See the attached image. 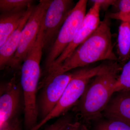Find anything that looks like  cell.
<instances>
[{"label":"cell","mask_w":130,"mask_h":130,"mask_svg":"<svg viewBox=\"0 0 130 130\" xmlns=\"http://www.w3.org/2000/svg\"><path fill=\"white\" fill-rule=\"evenodd\" d=\"M109 16H105L96 30L59 66L47 73H64L100 61H116L113 51Z\"/></svg>","instance_id":"6da1fadb"},{"label":"cell","mask_w":130,"mask_h":130,"mask_svg":"<svg viewBox=\"0 0 130 130\" xmlns=\"http://www.w3.org/2000/svg\"><path fill=\"white\" fill-rule=\"evenodd\" d=\"M122 68L117 62L113 67L93 78L78 101L77 109L86 120L100 118L115 93L114 86Z\"/></svg>","instance_id":"7a4b0ae2"},{"label":"cell","mask_w":130,"mask_h":130,"mask_svg":"<svg viewBox=\"0 0 130 130\" xmlns=\"http://www.w3.org/2000/svg\"><path fill=\"white\" fill-rule=\"evenodd\" d=\"M43 49L41 43H35L21 66L20 84L23 96L25 130H31L38 124L36 93L41 75L40 62Z\"/></svg>","instance_id":"3957f363"},{"label":"cell","mask_w":130,"mask_h":130,"mask_svg":"<svg viewBox=\"0 0 130 130\" xmlns=\"http://www.w3.org/2000/svg\"><path fill=\"white\" fill-rule=\"evenodd\" d=\"M115 63L102 64L94 67H83L72 73L70 82L54 108L31 130H38L47 121L67 111L80 99L91 80L111 69Z\"/></svg>","instance_id":"277c9868"},{"label":"cell","mask_w":130,"mask_h":130,"mask_svg":"<svg viewBox=\"0 0 130 130\" xmlns=\"http://www.w3.org/2000/svg\"><path fill=\"white\" fill-rule=\"evenodd\" d=\"M87 2L79 0L65 20L46 59V72L74 39L86 15Z\"/></svg>","instance_id":"5b68a950"},{"label":"cell","mask_w":130,"mask_h":130,"mask_svg":"<svg viewBox=\"0 0 130 130\" xmlns=\"http://www.w3.org/2000/svg\"><path fill=\"white\" fill-rule=\"evenodd\" d=\"M51 2L49 0H41L34 7L21 31L18 49L9 65L10 68H19L33 46L37 40L44 14Z\"/></svg>","instance_id":"8992f818"},{"label":"cell","mask_w":130,"mask_h":130,"mask_svg":"<svg viewBox=\"0 0 130 130\" xmlns=\"http://www.w3.org/2000/svg\"><path fill=\"white\" fill-rule=\"evenodd\" d=\"M72 76L67 72L47 73L41 83L42 89L37 105L42 120L45 118L54 108L60 100Z\"/></svg>","instance_id":"52a82bcc"},{"label":"cell","mask_w":130,"mask_h":130,"mask_svg":"<svg viewBox=\"0 0 130 130\" xmlns=\"http://www.w3.org/2000/svg\"><path fill=\"white\" fill-rule=\"evenodd\" d=\"M73 1L53 0L48 7L43 20V49L49 47L58 36L61 28L72 10Z\"/></svg>","instance_id":"ba28073f"},{"label":"cell","mask_w":130,"mask_h":130,"mask_svg":"<svg viewBox=\"0 0 130 130\" xmlns=\"http://www.w3.org/2000/svg\"><path fill=\"white\" fill-rule=\"evenodd\" d=\"M22 88L13 78L2 85L0 95V129L9 125L15 119L21 107Z\"/></svg>","instance_id":"9c48e42d"},{"label":"cell","mask_w":130,"mask_h":130,"mask_svg":"<svg viewBox=\"0 0 130 130\" xmlns=\"http://www.w3.org/2000/svg\"><path fill=\"white\" fill-rule=\"evenodd\" d=\"M91 1L94 3V5L86 13L74 39L46 72L61 64L90 36L99 26L101 23L100 14L101 6L100 3L95 0Z\"/></svg>","instance_id":"30bf717a"},{"label":"cell","mask_w":130,"mask_h":130,"mask_svg":"<svg viewBox=\"0 0 130 130\" xmlns=\"http://www.w3.org/2000/svg\"><path fill=\"white\" fill-rule=\"evenodd\" d=\"M103 111L108 119L123 121L130 125V91L116 92Z\"/></svg>","instance_id":"8fae6325"},{"label":"cell","mask_w":130,"mask_h":130,"mask_svg":"<svg viewBox=\"0 0 130 130\" xmlns=\"http://www.w3.org/2000/svg\"><path fill=\"white\" fill-rule=\"evenodd\" d=\"M34 7L31 6L28 8L18 27L11 34L5 43L0 47L1 70L7 67H9L10 62L18 49L21 31L32 13Z\"/></svg>","instance_id":"7c38bea8"},{"label":"cell","mask_w":130,"mask_h":130,"mask_svg":"<svg viewBox=\"0 0 130 130\" xmlns=\"http://www.w3.org/2000/svg\"><path fill=\"white\" fill-rule=\"evenodd\" d=\"M27 9L17 12L2 13L0 17V47L18 27Z\"/></svg>","instance_id":"4fadbf2b"},{"label":"cell","mask_w":130,"mask_h":130,"mask_svg":"<svg viewBox=\"0 0 130 130\" xmlns=\"http://www.w3.org/2000/svg\"><path fill=\"white\" fill-rule=\"evenodd\" d=\"M118 60L125 64L130 58V27L129 22L122 21L118 37Z\"/></svg>","instance_id":"5bb4252c"},{"label":"cell","mask_w":130,"mask_h":130,"mask_svg":"<svg viewBox=\"0 0 130 130\" xmlns=\"http://www.w3.org/2000/svg\"><path fill=\"white\" fill-rule=\"evenodd\" d=\"M33 2L31 0H1L0 10L2 13L22 11L31 6Z\"/></svg>","instance_id":"9a60e30c"},{"label":"cell","mask_w":130,"mask_h":130,"mask_svg":"<svg viewBox=\"0 0 130 130\" xmlns=\"http://www.w3.org/2000/svg\"><path fill=\"white\" fill-rule=\"evenodd\" d=\"M115 93L130 91V58L125 63L114 86Z\"/></svg>","instance_id":"2e32d148"},{"label":"cell","mask_w":130,"mask_h":130,"mask_svg":"<svg viewBox=\"0 0 130 130\" xmlns=\"http://www.w3.org/2000/svg\"><path fill=\"white\" fill-rule=\"evenodd\" d=\"M95 130H130V125L119 120L108 119L98 124Z\"/></svg>","instance_id":"e0dca14e"},{"label":"cell","mask_w":130,"mask_h":130,"mask_svg":"<svg viewBox=\"0 0 130 130\" xmlns=\"http://www.w3.org/2000/svg\"><path fill=\"white\" fill-rule=\"evenodd\" d=\"M71 123V117L70 115H65L61 116L54 123L47 126L44 130H63Z\"/></svg>","instance_id":"ac0fdd59"},{"label":"cell","mask_w":130,"mask_h":130,"mask_svg":"<svg viewBox=\"0 0 130 130\" xmlns=\"http://www.w3.org/2000/svg\"><path fill=\"white\" fill-rule=\"evenodd\" d=\"M119 12L123 14L130 12V0H121L118 2Z\"/></svg>","instance_id":"d6986e66"},{"label":"cell","mask_w":130,"mask_h":130,"mask_svg":"<svg viewBox=\"0 0 130 130\" xmlns=\"http://www.w3.org/2000/svg\"><path fill=\"white\" fill-rule=\"evenodd\" d=\"M110 18L116 19L122 21L130 22V12L126 14L121 13L119 12L115 13H111L109 15Z\"/></svg>","instance_id":"ffe728a7"},{"label":"cell","mask_w":130,"mask_h":130,"mask_svg":"<svg viewBox=\"0 0 130 130\" xmlns=\"http://www.w3.org/2000/svg\"><path fill=\"white\" fill-rule=\"evenodd\" d=\"M96 2L100 3L101 8H106L110 6L117 5L118 1H113V0H95Z\"/></svg>","instance_id":"44dd1931"},{"label":"cell","mask_w":130,"mask_h":130,"mask_svg":"<svg viewBox=\"0 0 130 130\" xmlns=\"http://www.w3.org/2000/svg\"><path fill=\"white\" fill-rule=\"evenodd\" d=\"M10 130H22L21 122L18 118L12 121Z\"/></svg>","instance_id":"7402d4cb"},{"label":"cell","mask_w":130,"mask_h":130,"mask_svg":"<svg viewBox=\"0 0 130 130\" xmlns=\"http://www.w3.org/2000/svg\"><path fill=\"white\" fill-rule=\"evenodd\" d=\"M63 130H83L79 123L76 122L69 124Z\"/></svg>","instance_id":"603a6c76"},{"label":"cell","mask_w":130,"mask_h":130,"mask_svg":"<svg viewBox=\"0 0 130 130\" xmlns=\"http://www.w3.org/2000/svg\"><path fill=\"white\" fill-rule=\"evenodd\" d=\"M82 128L83 130H89L87 128V127H86V126L84 125L82 126Z\"/></svg>","instance_id":"cb8c5ba5"},{"label":"cell","mask_w":130,"mask_h":130,"mask_svg":"<svg viewBox=\"0 0 130 130\" xmlns=\"http://www.w3.org/2000/svg\"><path fill=\"white\" fill-rule=\"evenodd\" d=\"M129 25H130V22H129Z\"/></svg>","instance_id":"d4e9b609"}]
</instances>
